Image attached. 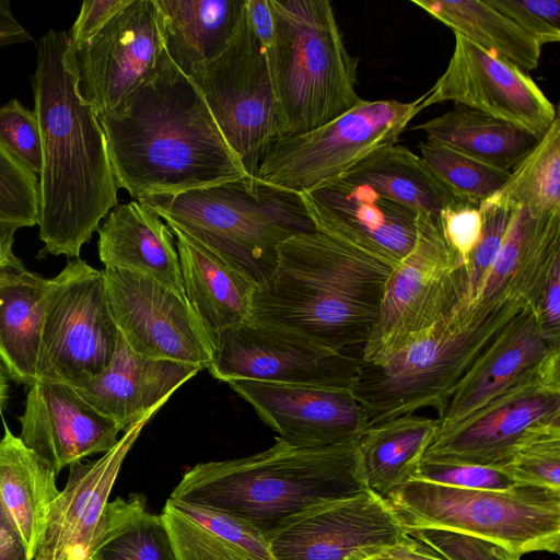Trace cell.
Segmentation results:
<instances>
[{
	"label": "cell",
	"instance_id": "obj_1",
	"mask_svg": "<svg viewBox=\"0 0 560 560\" xmlns=\"http://www.w3.org/2000/svg\"><path fill=\"white\" fill-rule=\"evenodd\" d=\"M98 119L117 186L135 200L249 176L202 92L166 50L151 73Z\"/></svg>",
	"mask_w": 560,
	"mask_h": 560
},
{
	"label": "cell",
	"instance_id": "obj_2",
	"mask_svg": "<svg viewBox=\"0 0 560 560\" xmlns=\"http://www.w3.org/2000/svg\"><path fill=\"white\" fill-rule=\"evenodd\" d=\"M32 86L43 148L38 257L79 258L118 203V186L98 115L78 89L68 32L49 30L37 42Z\"/></svg>",
	"mask_w": 560,
	"mask_h": 560
},
{
	"label": "cell",
	"instance_id": "obj_3",
	"mask_svg": "<svg viewBox=\"0 0 560 560\" xmlns=\"http://www.w3.org/2000/svg\"><path fill=\"white\" fill-rule=\"evenodd\" d=\"M393 268L319 231L284 241L250 320L343 351L368 340Z\"/></svg>",
	"mask_w": 560,
	"mask_h": 560
},
{
	"label": "cell",
	"instance_id": "obj_4",
	"mask_svg": "<svg viewBox=\"0 0 560 560\" xmlns=\"http://www.w3.org/2000/svg\"><path fill=\"white\" fill-rule=\"evenodd\" d=\"M365 490L355 441L311 448L277 438L265 451L195 465L170 498L224 512L267 534L300 511Z\"/></svg>",
	"mask_w": 560,
	"mask_h": 560
},
{
	"label": "cell",
	"instance_id": "obj_5",
	"mask_svg": "<svg viewBox=\"0 0 560 560\" xmlns=\"http://www.w3.org/2000/svg\"><path fill=\"white\" fill-rule=\"evenodd\" d=\"M526 305L513 300L453 310L405 348L375 362L360 361L351 393L368 427L424 408L440 417L481 352Z\"/></svg>",
	"mask_w": 560,
	"mask_h": 560
},
{
	"label": "cell",
	"instance_id": "obj_6",
	"mask_svg": "<svg viewBox=\"0 0 560 560\" xmlns=\"http://www.w3.org/2000/svg\"><path fill=\"white\" fill-rule=\"evenodd\" d=\"M139 201L257 287L275 271L284 241L315 231L301 192L254 176Z\"/></svg>",
	"mask_w": 560,
	"mask_h": 560
},
{
	"label": "cell",
	"instance_id": "obj_7",
	"mask_svg": "<svg viewBox=\"0 0 560 560\" xmlns=\"http://www.w3.org/2000/svg\"><path fill=\"white\" fill-rule=\"evenodd\" d=\"M275 24L267 51L282 120L281 137L317 129L363 98L359 59L346 47L327 0H269Z\"/></svg>",
	"mask_w": 560,
	"mask_h": 560
},
{
	"label": "cell",
	"instance_id": "obj_8",
	"mask_svg": "<svg viewBox=\"0 0 560 560\" xmlns=\"http://www.w3.org/2000/svg\"><path fill=\"white\" fill-rule=\"evenodd\" d=\"M385 500L404 528L458 530L520 557L560 550V490L528 485L475 490L409 479Z\"/></svg>",
	"mask_w": 560,
	"mask_h": 560
},
{
	"label": "cell",
	"instance_id": "obj_9",
	"mask_svg": "<svg viewBox=\"0 0 560 560\" xmlns=\"http://www.w3.org/2000/svg\"><path fill=\"white\" fill-rule=\"evenodd\" d=\"M423 109L421 96L412 102L363 100L317 129L273 139L261 156L256 177L296 192L313 189L396 144Z\"/></svg>",
	"mask_w": 560,
	"mask_h": 560
},
{
	"label": "cell",
	"instance_id": "obj_10",
	"mask_svg": "<svg viewBox=\"0 0 560 560\" xmlns=\"http://www.w3.org/2000/svg\"><path fill=\"white\" fill-rule=\"evenodd\" d=\"M466 262L447 244L438 215L417 213V237L393 269L361 362H375L423 334L464 304Z\"/></svg>",
	"mask_w": 560,
	"mask_h": 560
},
{
	"label": "cell",
	"instance_id": "obj_11",
	"mask_svg": "<svg viewBox=\"0 0 560 560\" xmlns=\"http://www.w3.org/2000/svg\"><path fill=\"white\" fill-rule=\"evenodd\" d=\"M189 75L246 173L256 177L267 147L282 135V120L267 51L246 8L226 47Z\"/></svg>",
	"mask_w": 560,
	"mask_h": 560
},
{
	"label": "cell",
	"instance_id": "obj_12",
	"mask_svg": "<svg viewBox=\"0 0 560 560\" xmlns=\"http://www.w3.org/2000/svg\"><path fill=\"white\" fill-rule=\"evenodd\" d=\"M118 335L103 271L80 257L69 259L48 279L38 381L71 384L101 373L112 361Z\"/></svg>",
	"mask_w": 560,
	"mask_h": 560
},
{
	"label": "cell",
	"instance_id": "obj_13",
	"mask_svg": "<svg viewBox=\"0 0 560 560\" xmlns=\"http://www.w3.org/2000/svg\"><path fill=\"white\" fill-rule=\"evenodd\" d=\"M102 271L114 322L131 350L150 359L209 368L212 340L186 296L132 271Z\"/></svg>",
	"mask_w": 560,
	"mask_h": 560
},
{
	"label": "cell",
	"instance_id": "obj_14",
	"mask_svg": "<svg viewBox=\"0 0 560 560\" xmlns=\"http://www.w3.org/2000/svg\"><path fill=\"white\" fill-rule=\"evenodd\" d=\"M208 368L217 380L350 387L360 360L279 328L246 322L212 338Z\"/></svg>",
	"mask_w": 560,
	"mask_h": 560
},
{
	"label": "cell",
	"instance_id": "obj_15",
	"mask_svg": "<svg viewBox=\"0 0 560 560\" xmlns=\"http://www.w3.org/2000/svg\"><path fill=\"white\" fill-rule=\"evenodd\" d=\"M560 419V349L538 370L506 389L446 436L431 442L420 462L501 468L526 428Z\"/></svg>",
	"mask_w": 560,
	"mask_h": 560
},
{
	"label": "cell",
	"instance_id": "obj_16",
	"mask_svg": "<svg viewBox=\"0 0 560 560\" xmlns=\"http://www.w3.org/2000/svg\"><path fill=\"white\" fill-rule=\"evenodd\" d=\"M402 534L386 500L368 489L300 511L266 536L276 560H362Z\"/></svg>",
	"mask_w": 560,
	"mask_h": 560
},
{
	"label": "cell",
	"instance_id": "obj_17",
	"mask_svg": "<svg viewBox=\"0 0 560 560\" xmlns=\"http://www.w3.org/2000/svg\"><path fill=\"white\" fill-rule=\"evenodd\" d=\"M452 56L444 72L421 95L427 108L454 102L514 126L540 139L558 117L528 72L495 57L454 33Z\"/></svg>",
	"mask_w": 560,
	"mask_h": 560
},
{
	"label": "cell",
	"instance_id": "obj_18",
	"mask_svg": "<svg viewBox=\"0 0 560 560\" xmlns=\"http://www.w3.org/2000/svg\"><path fill=\"white\" fill-rule=\"evenodd\" d=\"M75 49L78 89L97 113L116 107L154 69L165 50L155 0H132Z\"/></svg>",
	"mask_w": 560,
	"mask_h": 560
},
{
	"label": "cell",
	"instance_id": "obj_19",
	"mask_svg": "<svg viewBox=\"0 0 560 560\" xmlns=\"http://www.w3.org/2000/svg\"><path fill=\"white\" fill-rule=\"evenodd\" d=\"M301 194L316 231L393 269L416 242L417 212L366 185L336 178Z\"/></svg>",
	"mask_w": 560,
	"mask_h": 560
},
{
	"label": "cell",
	"instance_id": "obj_20",
	"mask_svg": "<svg viewBox=\"0 0 560 560\" xmlns=\"http://www.w3.org/2000/svg\"><path fill=\"white\" fill-rule=\"evenodd\" d=\"M228 384L279 439L295 447L354 442L368 428L350 387L250 380Z\"/></svg>",
	"mask_w": 560,
	"mask_h": 560
},
{
	"label": "cell",
	"instance_id": "obj_21",
	"mask_svg": "<svg viewBox=\"0 0 560 560\" xmlns=\"http://www.w3.org/2000/svg\"><path fill=\"white\" fill-rule=\"evenodd\" d=\"M154 415L125 430L117 444L100 458L70 466L67 483L50 505L33 560H83L91 556L122 462Z\"/></svg>",
	"mask_w": 560,
	"mask_h": 560
},
{
	"label": "cell",
	"instance_id": "obj_22",
	"mask_svg": "<svg viewBox=\"0 0 560 560\" xmlns=\"http://www.w3.org/2000/svg\"><path fill=\"white\" fill-rule=\"evenodd\" d=\"M19 421L21 441L47 460L57 475L90 455L110 451L121 431L71 385L57 381L42 380L30 386Z\"/></svg>",
	"mask_w": 560,
	"mask_h": 560
},
{
	"label": "cell",
	"instance_id": "obj_23",
	"mask_svg": "<svg viewBox=\"0 0 560 560\" xmlns=\"http://www.w3.org/2000/svg\"><path fill=\"white\" fill-rule=\"evenodd\" d=\"M552 349L558 348L544 340L535 308L526 305L497 334L457 384L436 418L430 443L452 433L487 402L534 374Z\"/></svg>",
	"mask_w": 560,
	"mask_h": 560
},
{
	"label": "cell",
	"instance_id": "obj_24",
	"mask_svg": "<svg viewBox=\"0 0 560 560\" xmlns=\"http://www.w3.org/2000/svg\"><path fill=\"white\" fill-rule=\"evenodd\" d=\"M199 371L196 365L142 357L118 335L107 368L69 385L125 431L148 415L156 413L171 395Z\"/></svg>",
	"mask_w": 560,
	"mask_h": 560
},
{
	"label": "cell",
	"instance_id": "obj_25",
	"mask_svg": "<svg viewBox=\"0 0 560 560\" xmlns=\"http://www.w3.org/2000/svg\"><path fill=\"white\" fill-rule=\"evenodd\" d=\"M560 262V213L535 217L513 210L509 229L487 279L468 306H495L525 300L536 308L556 264Z\"/></svg>",
	"mask_w": 560,
	"mask_h": 560
},
{
	"label": "cell",
	"instance_id": "obj_26",
	"mask_svg": "<svg viewBox=\"0 0 560 560\" xmlns=\"http://www.w3.org/2000/svg\"><path fill=\"white\" fill-rule=\"evenodd\" d=\"M97 249L105 268L151 278L185 296L175 238L147 203H117L98 226Z\"/></svg>",
	"mask_w": 560,
	"mask_h": 560
},
{
	"label": "cell",
	"instance_id": "obj_27",
	"mask_svg": "<svg viewBox=\"0 0 560 560\" xmlns=\"http://www.w3.org/2000/svg\"><path fill=\"white\" fill-rule=\"evenodd\" d=\"M167 225L175 238L185 296L211 340L249 322L257 285L188 234Z\"/></svg>",
	"mask_w": 560,
	"mask_h": 560
},
{
	"label": "cell",
	"instance_id": "obj_28",
	"mask_svg": "<svg viewBox=\"0 0 560 560\" xmlns=\"http://www.w3.org/2000/svg\"><path fill=\"white\" fill-rule=\"evenodd\" d=\"M161 517L176 560H276L264 532L224 512L170 498Z\"/></svg>",
	"mask_w": 560,
	"mask_h": 560
},
{
	"label": "cell",
	"instance_id": "obj_29",
	"mask_svg": "<svg viewBox=\"0 0 560 560\" xmlns=\"http://www.w3.org/2000/svg\"><path fill=\"white\" fill-rule=\"evenodd\" d=\"M0 504L31 560L42 542L50 505L59 494L52 466L28 448L3 421Z\"/></svg>",
	"mask_w": 560,
	"mask_h": 560
},
{
	"label": "cell",
	"instance_id": "obj_30",
	"mask_svg": "<svg viewBox=\"0 0 560 560\" xmlns=\"http://www.w3.org/2000/svg\"><path fill=\"white\" fill-rule=\"evenodd\" d=\"M48 279L20 261L0 275V361L9 377L38 382L40 338Z\"/></svg>",
	"mask_w": 560,
	"mask_h": 560
},
{
	"label": "cell",
	"instance_id": "obj_31",
	"mask_svg": "<svg viewBox=\"0 0 560 560\" xmlns=\"http://www.w3.org/2000/svg\"><path fill=\"white\" fill-rule=\"evenodd\" d=\"M155 1L162 20L165 50L188 75L226 47L246 4V0Z\"/></svg>",
	"mask_w": 560,
	"mask_h": 560
},
{
	"label": "cell",
	"instance_id": "obj_32",
	"mask_svg": "<svg viewBox=\"0 0 560 560\" xmlns=\"http://www.w3.org/2000/svg\"><path fill=\"white\" fill-rule=\"evenodd\" d=\"M438 419L417 413L368 427L357 439L359 467L369 490L385 499L417 469Z\"/></svg>",
	"mask_w": 560,
	"mask_h": 560
},
{
	"label": "cell",
	"instance_id": "obj_33",
	"mask_svg": "<svg viewBox=\"0 0 560 560\" xmlns=\"http://www.w3.org/2000/svg\"><path fill=\"white\" fill-rule=\"evenodd\" d=\"M488 166L510 172L539 139L522 128L478 110L455 108L412 127Z\"/></svg>",
	"mask_w": 560,
	"mask_h": 560
},
{
	"label": "cell",
	"instance_id": "obj_34",
	"mask_svg": "<svg viewBox=\"0 0 560 560\" xmlns=\"http://www.w3.org/2000/svg\"><path fill=\"white\" fill-rule=\"evenodd\" d=\"M410 2L487 52L526 72L538 67L542 46L486 0Z\"/></svg>",
	"mask_w": 560,
	"mask_h": 560
},
{
	"label": "cell",
	"instance_id": "obj_35",
	"mask_svg": "<svg viewBox=\"0 0 560 560\" xmlns=\"http://www.w3.org/2000/svg\"><path fill=\"white\" fill-rule=\"evenodd\" d=\"M338 178L366 185L417 213L439 215L455 199L420 155L397 143L372 154Z\"/></svg>",
	"mask_w": 560,
	"mask_h": 560
},
{
	"label": "cell",
	"instance_id": "obj_36",
	"mask_svg": "<svg viewBox=\"0 0 560 560\" xmlns=\"http://www.w3.org/2000/svg\"><path fill=\"white\" fill-rule=\"evenodd\" d=\"M91 556L96 560H176L161 515L149 513L140 494L108 502Z\"/></svg>",
	"mask_w": 560,
	"mask_h": 560
},
{
	"label": "cell",
	"instance_id": "obj_37",
	"mask_svg": "<svg viewBox=\"0 0 560 560\" xmlns=\"http://www.w3.org/2000/svg\"><path fill=\"white\" fill-rule=\"evenodd\" d=\"M485 203L509 210L524 207L535 217L560 213V120L510 171Z\"/></svg>",
	"mask_w": 560,
	"mask_h": 560
},
{
	"label": "cell",
	"instance_id": "obj_38",
	"mask_svg": "<svg viewBox=\"0 0 560 560\" xmlns=\"http://www.w3.org/2000/svg\"><path fill=\"white\" fill-rule=\"evenodd\" d=\"M421 158L454 198L482 203L508 179L506 171L468 158L434 141L419 143Z\"/></svg>",
	"mask_w": 560,
	"mask_h": 560
},
{
	"label": "cell",
	"instance_id": "obj_39",
	"mask_svg": "<svg viewBox=\"0 0 560 560\" xmlns=\"http://www.w3.org/2000/svg\"><path fill=\"white\" fill-rule=\"evenodd\" d=\"M501 469L517 485L560 490V419L526 428Z\"/></svg>",
	"mask_w": 560,
	"mask_h": 560
},
{
	"label": "cell",
	"instance_id": "obj_40",
	"mask_svg": "<svg viewBox=\"0 0 560 560\" xmlns=\"http://www.w3.org/2000/svg\"><path fill=\"white\" fill-rule=\"evenodd\" d=\"M38 176L0 143V226L19 230L38 225Z\"/></svg>",
	"mask_w": 560,
	"mask_h": 560
},
{
	"label": "cell",
	"instance_id": "obj_41",
	"mask_svg": "<svg viewBox=\"0 0 560 560\" xmlns=\"http://www.w3.org/2000/svg\"><path fill=\"white\" fill-rule=\"evenodd\" d=\"M443 560H520V556L489 539L446 528H404Z\"/></svg>",
	"mask_w": 560,
	"mask_h": 560
},
{
	"label": "cell",
	"instance_id": "obj_42",
	"mask_svg": "<svg viewBox=\"0 0 560 560\" xmlns=\"http://www.w3.org/2000/svg\"><path fill=\"white\" fill-rule=\"evenodd\" d=\"M0 143L21 164L39 176L43 148L38 120L34 110L15 98L0 106Z\"/></svg>",
	"mask_w": 560,
	"mask_h": 560
},
{
	"label": "cell",
	"instance_id": "obj_43",
	"mask_svg": "<svg viewBox=\"0 0 560 560\" xmlns=\"http://www.w3.org/2000/svg\"><path fill=\"white\" fill-rule=\"evenodd\" d=\"M481 210L483 213L482 234L466 264V294L460 307L471 304L479 294L497 259L513 213V210L485 202L481 203Z\"/></svg>",
	"mask_w": 560,
	"mask_h": 560
},
{
	"label": "cell",
	"instance_id": "obj_44",
	"mask_svg": "<svg viewBox=\"0 0 560 560\" xmlns=\"http://www.w3.org/2000/svg\"><path fill=\"white\" fill-rule=\"evenodd\" d=\"M410 479L475 490H505L517 485L501 468L433 462H420Z\"/></svg>",
	"mask_w": 560,
	"mask_h": 560
},
{
	"label": "cell",
	"instance_id": "obj_45",
	"mask_svg": "<svg viewBox=\"0 0 560 560\" xmlns=\"http://www.w3.org/2000/svg\"><path fill=\"white\" fill-rule=\"evenodd\" d=\"M541 46L560 40L559 0H486Z\"/></svg>",
	"mask_w": 560,
	"mask_h": 560
},
{
	"label": "cell",
	"instance_id": "obj_46",
	"mask_svg": "<svg viewBox=\"0 0 560 560\" xmlns=\"http://www.w3.org/2000/svg\"><path fill=\"white\" fill-rule=\"evenodd\" d=\"M438 219L447 244L467 264L482 234L481 203L455 198L440 211Z\"/></svg>",
	"mask_w": 560,
	"mask_h": 560
},
{
	"label": "cell",
	"instance_id": "obj_47",
	"mask_svg": "<svg viewBox=\"0 0 560 560\" xmlns=\"http://www.w3.org/2000/svg\"><path fill=\"white\" fill-rule=\"evenodd\" d=\"M132 0H89L81 5L73 26L68 33L78 48L96 35L117 13Z\"/></svg>",
	"mask_w": 560,
	"mask_h": 560
},
{
	"label": "cell",
	"instance_id": "obj_48",
	"mask_svg": "<svg viewBox=\"0 0 560 560\" xmlns=\"http://www.w3.org/2000/svg\"><path fill=\"white\" fill-rule=\"evenodd\" d=\"M535 312L544 340L560 349V262L553 267Z\"/></svg>",
	"mask_w": 560,
	"mask_h": 560
},
{
	"label": "cell",
	"instance_id": "obj_49",
	"mask_svg": "<svg viewBox=\"0 0 560 560\" xmlns=\"http://www.w3.org/2000/svg\"><path fill=\"white\" fill-rule=\"evenodd\" d=\"M246 13L252 30L268 51L273 44L275 24L269 0H246Z\"/></svg>",
	"mask_w": 560,
	"mask_h": 560
},
{
	"label": "cell",
	"instance_id": "obj_50",
	"mask_svg": "<svg viewBox=\"0 0 560 560\" xmlns=\"http://www.w3.org/2000/svg\"><path fill=\"white\" fill-rule=\"evenodd\" d=\"M362 560H443L425 546L413 539L405 529L394 546Z\"/></svg>",
	"mask_w": 560,
	"mask_h": 560
},
{
	"label": "cell",
	"instance_id": "obj_51",
	"mask_svg": "<svg viewBox=\"0 0 560 560\" xmlns=\"http://www.w3.org/2000/svg\"><path fill=\"white\" fill-rule=\"evenodd\" d=\"M0 560H31L19 533L0 504Z\"/></svg>",
	"mask_w": 560,
	"mask_h": 560
},
{
	"label": "cell",
	"instance_id": "obj_52",
	"mask_svg": "<svg viewBox=\"0 0 560 560\" xmlns=\"http://www.w3.org/2000/svg\"><path fill=\"white\" fill-rule=\"evenodd\" d=\"M33 39L30 32L16 20L8 0H0V48L24 44Z\"/></svg>",
	"mask_w": 560,
	"mask_h": 560
},
{
	"label": "cell",
	"instance_id": "obj_53",
	"mask_svg": "<svg viewBox=\"0 0 560 560\" xmlns=\"http://www.w3.org/2000/svg\"><path fill=\"white\" fill-rule=\"evenodd\" d=\"M15 232L14 229L0 226V275L21 261L12 249Z\"/></svg>",
	"mask_w": 560,
	"mask_h": 560
},
{
	"label": "cell",
	"instance_id": "obj_54",
	"mask_svg": "<svg viewBox=\"0 0 560 560\" xmlns=\"http://www.w3.org/2000/svg\"><path fill=\"white\" fill-rule=\"evenodd\" d=\"M9 375L0 361V416L2 415L4 408L7 407L9 399Z\"/></svg>",
	"mask_w": 560,
	"mask_h": 560
},
{
	"label": "cell",
	"instance_id": "obj_55",
	"mask_svg": "<svg viewBox=\"0 0 560 560\" xmlns=\"http://www.w3.org/2000/svg\"><path fill=\"white\" fill-rule=\"evenodd\" d=\"M83 560H96V558H95V557H93V556H90V557H88V558H85V559H83Z\"/></svg>",
	"mask_w": 560,
	"mask_h": 560
}]
</instances>
